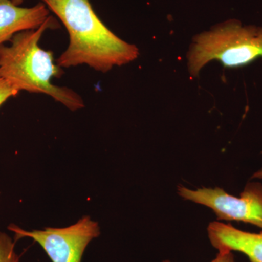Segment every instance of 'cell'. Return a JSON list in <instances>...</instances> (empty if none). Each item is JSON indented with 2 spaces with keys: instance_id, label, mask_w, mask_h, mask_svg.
<instances>
[{
  "instance_id": "10",
  "label": "cell",
  "mask_w": 262,
  "mask_h": 262,
  "mask_svg": "<svg viewBox=\"0 0 262 262\" xmlns=\"http://www.w3.org/2000/svg\"><path fill=\"white\" fill-rule=\"evenodd\" d=\"M163 262H171L169 260H165ZM211 262H235L233 253L232 252H219L216 257Z\"/></svg>"
},
{
  "instance_id": "5",
  "label": "cell",
  "mask_w": 262,
  "mask_h": 262,
  "mask_svg": "<svg viewBox=\"0 0 262 262\" xmlns=\"http://www.w3.org/2000/svg\"><path fill=\"white\" fill-rule=\"evenodd\" d=\"M179 195L211 208L217 220L251 224L262 229V184L249 182L239 198L230 195L220 187L188 189L178 187Z\"/></svg>"
},
{
  "instance_id": "12",
  "label": "cell",
  "mask_w": 262,
  "mask_h": 262,
  "mask_svg": "<svg viewBox=\"0 0 262 262\" xmlns=\"http://www.w3.org/2000/svg\"><path fill=\"white\" fill-rule=\"evenodd\" d=\"M24 0H12V2H13V3H14L15 5H21L22 3H24Z\"/></svg>"
},
{
  "instance_id": "4",
  "label": "cell",
  "mask_w": 262,
  "mask_h": 262,
  "mask_svg": "<svg viewBox=\"0 0 262 262\" xmlns=\"http://www.w3.org/2000/svg\"><path fill=\"white\" fill-rule=\"evenodd\" d=\"M8 229L15 234V242L24 237L34 239L52 262H82L86 248L100 235L99 225L89 215H84L77 223L63 228L47 227L27 231L10 225Z\"/></svg>"
},
{
  "instance_id": "2",
  "label": "cell",
  "mask_w": 262,
  "mask_h": 262,
  "mask_svg": "<svg viewBox=\"0 0 262 262\" xmlns=\"http://www.w3.org/2000/svg\"><path fill=\"white\" fill-rule=\"evenodd\" d=\"M58 26L49 16L39 28L17 33L9 46H0V78L18 92L48 95L72 111H77L84 107L83 100L72 89L53 84V78L61 77L64 72L55 63L53 52L39 46L43 33Z\"/></svg>"
},
{
  "instance_id": "9",
  "label": "cell",
  "mask_w": 262,
  "mask_h": 262,
  "mask_svg": "<svg viewBox=\"0 0 262 262\" xmlns=\"http://www.w3.org/2000/svg\"><path fill=\"white\" fill-rule=\"evenodd\" d=\"M18 91L12 87L7 81L0 78V106L10 98L18 95Z\"/></svg>"
},
{
  "instance_id": "6",
  "label": "cell",
  "mask_w": 262,
  "mask_h": 262,
  "mask_svg": "<svg viewBox=\"0 0 262 262\" xmlns=\"http://www.w3.org/2000/svg\"><path fill=\"white\" fill-rule=\"evenodd\" d=\"M208 233L210 242L219 252L238 251L251 262H262V232L251 233L213 222L208 226Z\"/></svg>"
},
{
  "instance_id": "1",
  "label": "cell",
  "mask_w": 262,
  "mask_h": 262,
  "mask_svg": "<svg viewBox=\"0 0 262 262\" xmlns=\"http://www.w3.org/2000/svg\"><path fill=\"white\" fill-rule=\"evenodd\" d=\"M42 1L61 20L70 37L68 47L56 60L61 68L88 65L105 73L139 57V48L108 29L89 0Z\"/></svg>"
},
{
  "instance_id": "8",
  "label": "cell",
  "mask_w": 262,
  "mask_h": 262,
  "mask_svg": "<svg viewBox=\"0 0 262 262\" xmlns=\"http://www.w3.org/2000/svg\"><path fill=\"white\" fill-rule=\"evenodd\" d=\"M15 241L8 234L0 232V262H19L15 251Z\"/></svg>"
},
{
  "instance_id": "11",
  "label": "cell",
  "mask_w": 262,
  "mask_h": 262,
  "mask_svg": "<svg viewBox=\"0 0 262 262\" xmlns=\"http://www.w3.org/2000/svg\"><path fill=\"white\" fill-rule=\"evenodd\" d=\"M252 179H262V168L261 170H258V171L255 173L251 177Z\"/></svg>"
},
{
  "instance_id": "7",
  "label": "cell",
  "mask_w": 262,
  "mask_h": 262,
  "mask_svg": "<svg viewBox=\"0 0 262 262\" xmlns=\"http://www.w3.org/2000/svg\"><path fill=\"white\" fill-rule=\"evenodd\" d=\"M44 3L32 8H21L12 0H0V46L17 33L39 28L49 17Z\"/></svg>"
},
{
  "instance_id": "3",
  "label": "cell",
  "mask_w": 262,
  "mask_h": 262,
  "mask_svg": "<svg viewBox=\"0 0 262 262\" xmlns=\"http://www.w3.org/2000/svg\"><path fill=\"white\" fill-rule=\"evenodd\" d=\"M261 57L262 27L243 26L238 20H230L194 37L187 53V67L195 77L213 60L226 67H238Z\"/></svg>"
}]
</instances>
